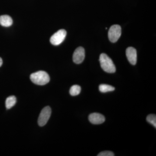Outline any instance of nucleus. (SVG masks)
<instances>
[{
  "instance_id": "3",
  "label": "nucleus",
  "mask_w": 156,
  "mask_h": 156,
  "mask_svg": "<svg viewBox=\"0 0 156 156\" xmlns=\"http://www.w3.org/2000/svg\"><path fill=\"white\" fill-rule=\"evenodd\" d=\"M121 34L122 29L120 25L112 26L108 31V38L112 43H115L121 37Z\"/></svg>"
},
{
  "instance_id": "15",
  "label": "nucleus",
  "mask_w": 156,
  "mask_h": 156,
  "mask_svg": "<svg viewBox=\"0 0 156 156\" xmlns=\"http://www.w3.org/2000/svg\"><path fill=\"white\" fill-rule=\"evenodd\" d=\"M3 64V61L2 58L0 57V67L2 66V65Z\"/></svg>"
},
{
  "instance_id": "2",
  "label": "nucleus",
  "mask_w": 156,
  "mask_h": 156,
  "mask_svg": "<svg viewBox=\"0 0 156 156\" xmlns=\"http://www.w3.org/2000/svg\"><path fill=\"white\" fill-rule=\"evenodd\" d=\"M99 61L101 68L104 71L110 73L116 71V67L111 58L105 53H101L99 57Z\"/></svg>"
},
{
  "instance_id": "7",
  "label": "nucleus",
  "mask_w": 156,
  "mask_h": 156,
  "mask_svg": "<svg viewBox=\"0 0 156 156\" xmlns=\"http://www.w3.org/2000/svg\"><path fill=\"white\" fill-rule=\"evenodd\" d=\"M126 55L128 61L131 64L134 65L137 61V53L135 48L129 47L126 49Z\"/></svg>"
},
{
  "instance_id": "1",
  "label": "nucleus",
  "mask_w": 156,
  "mask_h": 156,
  "mask_svg": "<svg viewBox=\"0 0 156 156\" xmlns=\"http://www.w3.org/2000/svg\"><path fill=\"white\" fill-rule=\"evenodd\" d=\"M31 81L37 85L43 86L48 84L50 81V77L48 73L44 71H39L31 74Z\"/></svg>"
},
{
  "instance_id": "9",
  "label": "nucleus",
  "mask_w": 156,
  "mask_h": 156,
  "mask_svg": "<svg viewBox=\"0 0 156 156\" xmlns=\"http://www.w3.org/2000/svg\"><path fill=\"white\" fill-rule=\"evenodd\" d=\"M13 20L11 17L7 15L0 16V24L5 27H9L12 25Z\"/></svg>"
},
{
  "instance_id": "14",
  "label": "nucleus",
  "mask_w": 156,
  "mask_h": 156,
  "mask_svg": "<svg viewBox=\"0 0 156 156\" xmlns=\"http://www.w3.org/2000/svg\"><path fill=\"white\" fill-rule=\"evenodd\" d=\"M98 156H114V154L111 151H104L101 152L97 155Z\"/></svg>"
},
{
  "instance_id": "12",
  "label": "nucleus",
  "mask_w": 156,
  "mask_h": 156,
  "mask_svg": "<svg viewBox=\"0 0 156 156\" xmlns=\"http://www.w3.org/2000/svg\"><path fill=\"white\" fill-rule=\"evenodd\" d=\"M81 90V88L80 86L77 85H73L70 89V94L72 96L78 95L80 93Z\"/></svg>"
},
{
  "instance_id": "6",
  "label": "nucleus",
  "mask_w": 156,
  "mask_h": 156,
  "mask_svg": "<svg viewBox=\"0 0 156 156\" xmlns=\"http://www.w3.org/2000/svg\"><path fill=\"white\" fill-rule=\"evenodd\" d=\"M85 57V51L83 48L79 47L77 48L73 54V61L76 64H80Z\"/></svg>"
},
{
  "instance_id": "13",
  "label": "nucleus",
  "mask_w": 156,
  "mask_h": 156,
  "mask_svg": "<svg viewBox=\"0 0 156 156\" xmlns=\"http://www.w3.org/2000/svg\"><path fill=\"white\" fill-rule=\"evenodd\" d=\"M147 121L151 124L155 128H156V116L155 115H149L147 116L146 119Z\"/></svg>"
},
{
  "instance_id": "4",
  "label": "nucleus",
  "mask_w": 156,
  "mask_h": 156,
  "mask_svg": "<svg viewBox=\"0 0 156 156\" xmlns=\"http://www.w3.org/2000/svg\"><path fill=\"white\" fill-rule=\"evenodd\" d=\"M66 31L64 29L58 30L52 36L50 39V42L54 46L60 44L65 39L66 36Z\"/></svg>"
},
{
  "instance_id": "10",
  "label": "nucleus",
  "mask_w": 156,
  "mask_h": 156,
  "mask_svg": "<svg viewBox=\"0 0 156 156\" xmlns=\"http://www.w3.org/2000/svg\"><path fill=\"white\" fill-rule=\"evenodd\" d=\"M17 101L16 98L14 95H11L7 98L5 101V106L6 108L9 109L13 107L15 105Z\"/></svg>"
},
{
  "instance_id": "11",
  "label": "nucleus",
  "mask_w": 156,
  "mask_h": 156,
  "mask_svg": "<svg viewBox=\"0 0 156 156\" xmlns=\"http://www.w3.org/2000/svg\"><path fill=\"white\" fill-rule=\"evenodd\" d=\"M115 88L110 85L107 84H101L99 86V90L101 92L105 93V92H112L114 91Z\"/></svg>"
},
{
  "instance_id": "5",
  "label": "nucleus",
  "mask_w": 156,
  "mask_h": 156,
  "mask_svg": "<svg viewBox=\"0 0 156 156\" xmlns=\"http://www.w3.org/2000/svg\"><path fill=\"white\" fill-rule=\"evenodd\" d=\"M51 114V108L49 106L45 107L42 110L39 115L38 123L39 126H44L50 119Z\"/></svg>"
},
{
  "instance_id": "8",
  "label": "nucleus",
  "mask_w": 156,
  "mask_h": 156,
  "mask_svg": "<svg viewBox=\"0 0 156 156\" xmlns=\"http://www.w3.org/2000/svg\"><path fill=\"white\" fill-rule=\"evenodd\" d=\"M89 120L92 124L99 125L104 122L105 119L103 115L98 113H93L89 115Z\"/></svg>"
}]
</instances>
